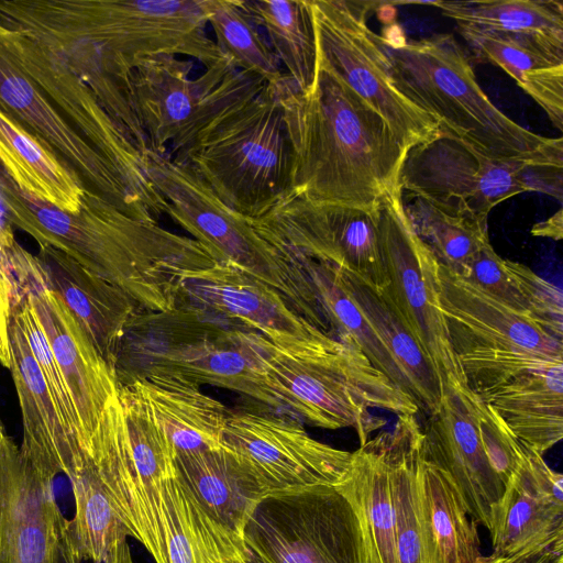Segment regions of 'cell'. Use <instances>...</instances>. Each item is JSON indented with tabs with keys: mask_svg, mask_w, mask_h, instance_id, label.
Returning a JSON list of instances; mask_svg holds the SVG:
<instances>
[{
	"mask_svg": "<svg viewBox=\"0 0 563 563\" xmlns=\"http://www.w3.org/2000/svg\"><path fill=\"white\" fill-rule=\"evenodd\" d=\"M0 109L46 144L84 186L135 219L157 222L167 202L142 153L64 57L0 20Z\"/></svg>",
	"mask_w": 563,
	"mask_h": 563,
	"instance_id": "cell-1",
	"label": "cell"
},
{
	"mask_svg": "<svg viewBox=\"0 0 563 563\" xmlns=\"http://www.w3.org/2000/svg\"><path fill=\"white\" fill-rule=\"evenodd\" d=\"M291 151L288 196L377 211L401 191L406 151L386 121L318 63L312 89L285 73L272 84Z\"/></svg>",
	"mask_w": 563,
	"mask_h": 563,
	"instance_id": "cell-2",
	"label": "cell"
},
{
	"mask_svg": "<svg viewBox=\"0 0 563 563\" xmlns=\"http://www.w3.org/2000/svg\"><path fill=\"white\" fill-rule=\"evenodd\" d=\"M0 203L9 223L124 291L141 311L176 306L185 277L207 264L203 246L157 222L135 219L86 188L69 213L21 191L0 166Z\"/></svg>",
	"mask_w": 563,
	"mask_h": 563,
	"instance_id": "cell-3",
	"label": "cell"
},
{
	"mask_svg": "<svg viewBox=\"0 0 563 563\" xmlns=\"http://www.w3.org/2000/svg\"><path fill=\"white\" fill-rule=\"evenodd\" d=\"M0 20L41 38L81 43L131 70L157 55L208 67L223 57L207 33L203 0L0 1Z\"/></svg>",
	"mask_w": 563,
	"mask_h": 563,
	"instance_id": "cell-4",
	"label": "cell"
},
{
	"mask_svg": "<svg viewBox=\"0 0 563 563\" xmlns=\"http://www.w3.org/2000/svg\"><path fill=\"white\" fill-rule=\"evenodd\" d=\"M396 88L440 128L500 159L563 166V141L527 130L501 112L478 85L452 34L393 43L382 37Z\"/></svg>",
	"mask_w": 563,
	"mask_h": 563,
	"instance_id": "cell-5",
	"label": "cell"
},
{
	"mask_svg": "<svg viewBox=\"0 0 563 563\" xmlns=\"http://www.w3.org/2000/svg\"><path fill=\"white\" fill-rule=\"evenodd\" d=\"M266 373L283 408L330 430L353 428L360 445L386 424L369 409L416 415L417 402L375 368L352 343L318 328L268 338Z\"/></svg>",
	"mask_w": 563,
	"mask_h": 563,
	"instance_id": "cell-6",
	"label": "cell"
},
{
	"mask_svg": "<svg viewBox=\"0 0 563 563\" xmlns=\"http://www.w3.org/2000/svg\"><path fill=\"white\" fill-rule=\"evenodd\" d=\"M143 162L145 175L167 202L166 216L205 246L216 263L263 280L300 317L329 333L305 274L262 238L250 219L228 208L192 170L167 154L147 148Z\"/></svg>",
	"mask_w": 563,
	"mask_h": 563,
	"instance_id": "cell-7",
	"label": "cell"
},
{
	"mask_svg": "<svg viewBox=\"0 0 563 563\" xmlns=\"http://www.w3.org/2000/svg\"><path fill=\"white\" fill-rule=\"evenodd\" d=\"M192 170L234 212L257 219L289 195L291 151L275 88L207 137L170 157Z\"/></svg>",
	"mask_w": 563,
	"mask_h": 563,
	"instance_id": "cell-8",
	"label": "cell"
},
{
	"mask_svg": "<svg viewBox=\"0 0 563 563\" xmlns=\"http://www.w3.org/2000/svg\"><path fill=\"white\" fill-rule=\"evenodd\" d=\"M194 62L157 55L133 71V97L150 148L175 157L249 104L266 81L228 56L191 77Z\"/></svg>",
	"mask_w": 563,
	"mask_h": 563,
	"instance_id": "cell-9",
	"label": "cell"
},
{
	"mask_svg": "<svg viewBox=\"0 0 563 563\" xmlns=\"http://www.w3.org/2000/svg\"><path fill=\"white\" fill-rule=\"evenodd\" d=\"M128 534L166 563L159 529L161 483L177 474L176 452L131 386H118L88 450Z\"/></svg>",
	"mask_w": 563,
	"mask_h": 563,
	"instance_id": "cell-10",
	"label": "cell"
},
{
	"mask_svg": "<svg viewBox=\"0 0 563 563\" xmlns=\"http://www.w3.org/2000/svg\"><path fill=\"white\" fill-rule=\"evenodd\" d=\"M440 306L451 349L474 395L563 364V339L440 265Z\"/></svg>",
	"mask_w": 563,
	"mask_h": 563,
	"instance_id": "cell-11",
	"label": "cell"
},
{
	"mask_svg": "<svg viewBox=\"0 0 563 563\" xmlns=\"http://www.w3.org/2000/svg\"><path fill=\"white\" fill-rule=\"evenodd\" d=\"M562 167L494 158L440 128L406 153L399 186L448 213L487 219L494 207L526 191L561 200Z\"/></svg>",
	"mask_w": 563,
	"mask_h": 563,
	"instance_id": "cell-12",
	"label": "cell"
},
{
	"mask_svg": "<svg viewBox=\"0 0 563 563\" xmlns=\"http://www.w3.org/2000/svg\"><path fill=\"white\" fill-rule=\"evenodd\" d=\"M243 542L249 563H368L355 511L333 485L266 495Z\"/></svg>",
	"mask_w": 563,
	"mask_h": 563,
	"instance_id": "cell-13",
	"label": "cell"
},
{
	"mask_svg": "<svg viewBox=\"0 0 563 563\" xmlns=\"http://www.w3.org/2000/svg\"><path fill=\"white\" fill-rule=\"evenodd\" d=\"M318 63L336 76L388 124L406 152L440 133L438 121L395 86L382 36L367 26L372 2L309 0Z\"/></svg>",
	"mask_w": 563,
	"mask_h": 563,
	"instance_id": "cell-14",
	"label": "cell"
},
{
	"mask_svg": "<svg viewBox=\"0 0 563 563\" xmlns=\"http://www.w3.org/2000/svg\"><path fill=\"white\" fill-rule=\"evenodd\" d=\"M378 242L387 278L382 291L433 362L443 385L454 380L467 387L440 306V264L412 229L401 191L379 207Z\"/></svg>",
	"mask_w": 563,
	"mask_h": 563,
	"instance_id": "cell-15",
	"label": "cell"
},
{
	"mask_svg": "<svg viewBox=\"0 0 563 563\" xmlns=\"http://www.w3.org/2000/svg\"><path fill=\"white\" fill-rule=\"evenodd\" d=\"M378 210L287 196L264 216L250 220L275 249L334 264L379 291L387 278L378 242Z\"/></svg>",
	"mask_w": 563,
	"mask_h": 563,
	"instance_id": "cell-16",
	"label": "cell"
},
{
	"mask_svg": "<svg viewBox=\"0 0 563 563\" xmlns=\"http://www.w3.org/2000/svg\"><path fill=\"white\" fill-rule=\"evenodd\" d=\"M222 448L266 495L334 486L345 474L352 455L313 439L298 423L254 411L229 413Z\"/></svg>",
	"mask_w": 563,
	"mask_h": 563,
	"instance_id": "cell-17",
	"label": "cell"
},
{
	"mask_svg": "<svg viewBox=\"0 0 563 563\" xmlns=\"http://www.w3.org/2000/svg\"><path fill=\"white\" fill-rule=\"evenodd\" d=\"M522 461L505 486L490 530L495 554L519 561L563 556V477L522 443Z\"/></svg>",
	"mask_w": 563,
	"mask_h": 563,
	"instance_id": "cell-18",
	"label": "cell"
},
{
	"mask_svg": "<svg viewBox=\"0 0 563 563\" xmlns=\"http://www.w3.org/2000/svg\"><path fill=\"white\" fill-rule=\"evenodd\" d=\"M423 432L428 460L452 478L472 518L489 531L505 483L484 452L473 393L457 382H446Z\"/></svg>",
	"mask_w": 563,
	"mask_h": 563,
	"instance_id": "cell-19",
	"label": "cell"
},
{
	"mask_svg": "<svg viewBox=\"0 0 563 563\" xmlns=\"http://www.w3.org/2000/svg\"><path fill=\"white\" fill-rule=\"evenodd\" d=\"M52 483L8 434L0 441V501L8 563H53L67 519L57 506Z\"/></svg>",
	"mask_w": 563,
	"mask_h": 563,
	"instance_id": "cell-20",
	"label": "cell"
},
{
	"mask_svg": "<svg viewBox=\"0 0 563 563\" xmlns=\"http://www.w3.org/2000/svg\"><path fill=\"white\" fill-rule=\"evenodd\" d=\"M177 306L267 338L300 335L317 328L300 317L275 288L220 263L189 274L181 284Z\"/></svg>",
	"mask_w": 563,
	"mask_h": 563,
	"instance_id": "cell-21",
	"label": "cell"
},
{
	"mask_svg": "<svg viewBox=\"0 0 563 563\" xmlns=\"http://www.w3.org/2000/svg\"><path fill=\"white\" fill-rule=\"evenodd\" d=\"M29 298L46 333L55 361L73 399L87 452L91 435L118 391L115 376L87 333L48 284Z\"/></svg>",
	"mask_w": 563,
	"mask_h": 563,
	"instance_id": "cell-22",
	"label": "cell"
},
{
	"mask_svg": "<svg viewBox=\"0 0 563 563\" xmlns=\"http://www.w3.org/2000/svg\"><path fill=\"white\" fill-rule=\"evenodd\" d=\"M10 372L19 399L23 438L20 451L46 478L71 477L87 454L58 412L18 319L9 328Z\"/></svg>",
	"mask_w": 563,
	"mask_h": 563,
	"instance_id": "cell-23",
	"label": "cell"
},
{
	"mask_svg": "<svg viewBox=\"0 0 563 563\" xmlns=\"http://www.w3.org/2000/svg\"><path fill=\"white\" fill-rule=\"evenodd\" d=\"M36 257L49 289L60 297L112 369L124 327L137 311L135 303L120 288L60 251L40 247Z\"/></svg>",
	"mask_w": 563,
	"mask_h": 563,
	"instance_id": "cell-24",
	"label": "cell"
},
{
	"mask_svg": "<svg viewBox=\"0 0 563 563\" xmlns=\"http://www.w3.org/2000/svg\"><path fill=\"white\" fill-rule=\"evenodd\" d=\"M387 431L398 563H439L424 492L426 438L416 415Z\"/></svg>",
	"mask_w": 563,
	"mask_h": 563,
	"instance_id": "cell-25",
	"label": "cell"
},
{
	"mask_svg": "<svg viewBox=\"0 0 563 563\" xmlns=\"http://www.w3.org/2000/svg\"><path fill=\"white\" fill-rule=\"evenodd\" d=\"M268 346V338L260 332L223 329L187 347L161 369L176 371L198 385L227 388L283 408L267 378Z\"/></svg>",
	"mask_w": 563,
	"mask_h": 563,
	"instance_id": "cell-26",
	"label": "cell"
},
{
	"mask_svg": "<svg viewBox=\"0 0 563 563\" xmlns=\"http://www.w3.org/2000/svg\"><path fill=\"white\" fill-rule=\"evenodd\" d=\"M144 400L176 454L220 449L229 412L179 372L161 369L130 385Z\"/></svg>",
	"mask_w": 563,
	"mask_h": 563,
	"instance_id": "cell-27",
	"label": "cell"
},
{
	"mask_svg": "<svg viewBox=\"0 0 563 563\" xmlns=\"http://www.w3.org/2000/svg\"><path fill=\"white\" fill-rule=\"evenodd\" d=\"M223 329L239 328L183 306L135 311L124 327L112 364L118 386L163 368L187 347Z\"/></svg>",
	"mask_w": 563,
	"mask_h": 563,
	"instance_id": "cell-28",
	"label": "cell"
},
{
	"mask_svg": "<svg viewBox=\"0 0 563 563\" xmlns=\"http://www.w3.org/2000/svg\"><path fill=\"white\" fill-rule=\"evenodd\" d=\"M334 487L355 511L368 563H398L387 431L352 452L349 467Z\"/></svg>",
	"mask_w": 563,
	"mask_h": 563,
	"instance_id": "cell-29",
	"label": "cell"
},
{
	"mask_svg": "<svg viewBox=\"0 0 563 563\" xmlns=\"http://www.w3.org/2000/svg\"><path fill=\"white\" fill-rule=\"evenodd\" d=\"M166 563H246L243 538L211 518L178 475L159 486Z\"/></svg>",
	"mask_w": 563,
	"mask_h": 563,
	"instance_id": "cell-30",
	"label": "cell"
},
{
	"mask_svg": "<svg viewBox=\"0 0 563 563\" xmlns=\"http://www.w3.org/2000/svg\"><path fill=\"white\" fill-rule=\"evenodd\" d=\"M478 398L523 444L543 455L563 437V364L521 373Z\"/></svg>",
	"mask_w": 563,
	"mask_h": 563,
	"instance_id": "cell-31",
	"label": "cell"
},
{
	"mask_svg": "<svg viewBox=\"0 0 563 563\" xmlns=\"http://www.w3.org/2000/svg\"><path fill=\"white\" fill-rule=\"evenodd\" d=\"M474 55L507 73L563 129V49L530 37L460 31Z\"/></svg>",
	"mask_w": 563,
	"mask_h": 563,
	"instance_id": "cell-32",
	"label": "cell"
},
{
	"mask_svg": "<svg viewBox=\"0 0 563 563\" xmlns=\"http://www.w3.org/2000/svg\"><path fill=\"white\" fill-rule=\"evenodd\" d=\"M0 166L24 194L69 213L81 208L86 187L78 175L1 109Z\"/></svg>",
	"mask_w": 563,
	"mask_h": 563,
	"instance_id": "cell-33",
	"label": "cell"
},
{
	"mask_svg": "<svg viewBox=\"0 0 563 563\" xmlns=\"http://www.w3.org/2000/svg\"><path fill=\"white\" fill-rule=\"evenodd\" d=\"M178 477L202 509L243 538L244 527L266 496L255 478L222 446L176 454Z\"/></svg>",
	"mask_w": 563,
	"mask_h": 563,
	"instance_id": "cell-34",
	"label": "cell"
},
{
	"mask_svg": "<svg viewBox=\"0 0 563 563\" xmlns=\"http://www.w3.org/2000/svg\"><path fill=\"white\" fill-rule=\"evenodd\" d=\"M276 250L307 276L328 322L330 334L352 343L375 368L415 400L406 373L344 287L340 268L324 261Z\"/></svg>",
	"mask_w": 563,
	"mask_h": 563,
	"instance_id": "cell-35",
	"label": "cell"
},
{
	"mask_svg": "<svg viewBox=\"0 0 563 563\" xmlns=\"http://www.w3.org/2000/svg\"><path fill=\"white\" fill-rule=\"evenodd\" d=\"M461 278L563 339L561 289L528 266L500 257L489 240L483 243Z\"/></svg>",
	"mask_w": 563,
	"mask_h": 563,
	"instance_id": "cell-36",
	"label": "cell"
},
{
	"mask_svg": "<svg viewBox=\"0 0 563 563\" xmlns=\"http://www.w3.org/2000/svg\"><path fill=\"white\" fill-rule=\"evenodd\" d=\"M344 287L406 373L419 409L433 413L443 393L437 368L389 298L340 268Z\"/></svg>",
	"mask_w": 563,
	"mask_h": 563,
	"instance_id": "cell-37",
	"label": "cell"
},
{
	"mask_svg": "<svg viewBox=\"0 0 563 563\" xmlns=\"http://www.w3.org/2000/svg\"><path fill=\"white\" fill-rule=\"evenodd\" d=\"M459 31L530 37L563 49V3L555 0L431 1Z\"/></svg>",
	"mask_w": 563,
	"mask_h": 563,
	"instance_id": "cell-38",
	"label": "cell"
},
{
	"mask_svg": "<svg viewBox=\"0 0 563 563\" xmlns=\"http://www.w3.org/2000/svg\"><path fill=\"white\" fill-rule=\"evenodd\" d=\"M297 89L309 92L317 78L318 47L309 0H242Z\"/></svg>",
	"mask_w": 563,
	"mask_h": 563,
	"instance_id": "cell-39",
	"label": "cell"
},
{
	"mask_svg": "<svg viewBox=\"0 0 563 563\" xmlns=\"http://www.w3.org/2000/svg\"><path fill=\"white\" fill-rule=\"evenodd\" d=\"M69 481L75 515L68 530L74 547L81 561L103 563L110 550L129 536L126 528L88 457Z\"/></svg>",
	"mask_w": 563,
	"mask_h": 563,
	"instance_id": "cell-40",
	"label": "cell"
},
{
	"mask_svg": "<svg viewBox=\"0 0 563 563\" xmlns=\"http://www.w3.org/2000/svg\"><path fill=\"white\" fill-rule=\"evenodd\" d=\"M423 477L439 563H476L483 555L478 525L467 511L452 478L427 456Z\"/></svg>",
	"mask_w": 563,
	"mask_h": 563,
	"instance_id": "cell-41",
	"label": "cell"
},
{
	"mask_svg": "<svg viewBox=\"0 0 563 563\" xmlns=\"http://www.w3.org/2000/svg\"><path fill=\"white\" fill-rule=\"evenodd\" d=\"M404 209L439 264L459 277L464 276L474 255L489 240L487 219L448 213L421 198L404 202Z\"/></svg>",
	"mask_w": 563,
	"mask_h": 563,
	"instance_id": "cell-42",
	"label": "cell"
},
{
	"mask_svg": "<svg viewBox=\"0 0 563 563\" xmlns=\"http://www.w3.org/2000/svg\"><path fill=\"white\" fill-rule=\"evenodd\" d=\"M203 5L221 54L267 84L283 77L279 62L242 0H203Z\"/></svg>",
	"mask_w": 563,
	"mask_h": 563,
	"instance_id": "cell-43",
	"label": "cell"
},
{
	"mask_svg": "<svg viewBox=\"0 0 563 563\" xmlns=\"http://www.w3.org/2000/svg\"><path fill=\"white\" fill-rule=\"evenodd\" d=\"M13 316L18 319L22 328L58 412L81 445L79 421L73 399L63 374L55 361L43 325L29 297L13 312Z\"/></svg>",
	"mask_w": 563,
	"mask_h": 563,
	"instance_id": "cell-44",
	"label": "cell"
},
{
	"mask_svg": "<svg viewBox=\"0 0 563 563\" xmlns=\"http://www.w3.org/2000/svg\"><path fill=\"white\" fill-rule=\"evenodd\" d=\"M473 402L484 452L489 465L506 486L522 461V443L488 404L474 394Z\"/></svg>",
	"mask_w": 563,
	"mask_h": 563,
	"instance_id": "cell-45",
	"label": "cell"
},
{
	"mask_svg": "<svg viewBox=\"0 0 563 563\" xmlns=\"http://www.w3.org/2000/svg\"><path fill=\"white\" fill-rule=\"evenodd\" d=\"M563 210L559 209L553 216L544 221L536 223L531 228V234L534 236L550 238L555 241L563 236Z\"/></svg>",
	"mask_w": 563,
	"mask_h": 563,
	"instance_id": "cell-46",
	"label": "cell"
},
{
	"mask_svg": "<svg viewBox=\"0 0 563 563\" xmlns=\"http://www.w3.org/2000/svg\"><path fill=\"white\" fill-rule=\"evenodd\" d=\"M79 558L68 530V520L57 543L53 563H80Z\"/></svg>",
	"mask_w": 563,
	"mask_h": 563,
	"instance_id": "cell-47",
	"label": "cell"
},
{
	"mask_svg": "<svg viewBox=\"0 0 563 563\" xmlns=\"http://www.w3.org/2000/svg\"><path fill=\"white\" fill-rule=\"evenodd\" d=\"M12 314L0 301V362L9 368L11 363L9 328Z\"/></svg>",
	"mask_w": 563,
	"mask_h": 563,
	"instance_id": "cell-48",
	"label": "cell"
},
{
	"mask_svg": "<svg viewBox=\"0 0 563 563\" xmlns=\"http://www.w3.org/2000/svg\"><path fill=\"white\" fill-rule=\"evenodd\" d=\"M476 563H563V556L558 559H540L537 561L527 562L492 553L488 556L482 555Z\"/></svg>",
	"mask_w": 563,
	"mask_h": 563,
	"instance_id": "cell-49",
	"label": "cell"
},
{
	"mask_svg": "<svg viewBox=\"0 0 563 563\" xmlns=\"http://www.w3.org/2000/svg\"><path fill=\"white\" fill-rule=\"evenodd\" d=\"M103 563H133L130 548L126 542L117 544L108 554Z\"/></svg>",
	"mask_w": 563,
	"mask_h": 563,
	"instance_id": "cell-50",
	"label": "cell"
},
{
	"mask_svg": "<svg viewBox=\"0 0 563 563\" xmlns=\"http://www.w3.org/2000/svg\"><path fill=\"white\" fill-rule=\"evenodd\" d=\"M0 563H8L4 529H3V521H2V511H1V501H0Z\"/></svg>",
	"mask_w": 563,
	"mask_h": 563,
	"instance_id": "cell-51",
	"label": "cell"
},
{
	"mask_svg": "<svg viewBox=\"0 0 563 563\" xmlns=\"http://www.w3.org/2000/svg\"><path fill=\"white\" fill-rule=\"evenodd\" d=\"M7 435L3 423L0 419V441Z\"/></svg>",
	"mask_w": 563,
	"mask_h": 563,
	"instance_id": "cell-52",
	"label": "cell"
},
{
	"mask_svg": "<svg viewBox=\"0 0 563 563\" xmlns=\"http://www.w3.org/2000/svg\"><path fill=\"white\" fill-rule=\"evenodd\" d=\"M246 563H249V562H246Z\"/></svg>",
	"mask_w": 563,
	"mask_h": 563,
	"instance_id": "cell-53",
	"label": "cell"
}]
</instances>
